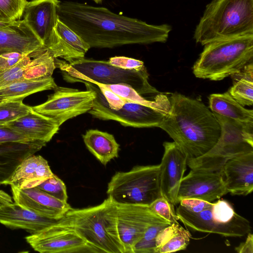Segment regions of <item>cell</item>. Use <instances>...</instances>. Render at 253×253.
<instances>
[{"mask_svg":"<svg viewBox=\"0 0 253 253\" xmlns=\"http://www.w3.org/2000/svg\"><path fill=\"white\" fill-rule=\"evenodd\" d=\"M58 15L90 48L165 42L171 30L168 24H150L106 7L72 1H60Z\"/></svg>","mask_w":253,"mask_h":253,"instance_id":"cell-1","label":"cell"},{"mask_svg":"<svg viewBox=\"0 0 253 253\" xmlns=\"http://www.w3.org/2000/svg\"><path fill=\"white\" fill-rule=\"evenodd\" d=\"M6 142H36L4 125H0V143ZM39 142V141H38Z\"/></svg>","mask_w":253,"mask_h":253,"instance_id":"cell-39","label":"cell"},{"mask_svg":"<svg viewBox=\"0 0 253 253\" xmlns=\"http://www.w3.org/2000/svg\"><path fill=\"white\" fill-rule=\"evenodd\" d=\"M213 114L220 126V135L208 152L187 161V166L191 169L222 170L229 160L253 151V124L241 123Z\"/></svg>","mask_w":253,"mask_h":253,"instance_id":"cell-7","label":"cell"},{"mask_svg":"<svg viewBox=\"0 0 253 253\" xmlns=\"http://www.w3.org/2000/svg\"><path fill=\"white\" fill-rule=\"evenodd\" d=\"M222 171L228 193L246 196L253 190V151L229 160Z\"/></svg>","mask_w":253,"mask_h":253,"instance_id":"cell-19","label":"cell"},{"mask_svg":"<svg viewBox=\"0 0 253 253\" xmlns=\"http://www.w3.org/2000/svg\"><path fill=\"white\" fill-rule=\"evenodd\" d=\"M227 193L222 170L191 169L181 181L177 199L178 203L188 198L211 202Z\"/></svg>","mask_w":253,"mask_h":253,"instance_id":"cell-15","label":"cell"},{"mask_svg":"<svg viewBox=\"0 0 253 253\" xmlns=\"http://www.w3.org/2000/svg\"><path fill=\"white\" fill-rule=\"evenodd\" d=\"M169 99V112L159 127L173 140L187 161L204 155L221 133L213 113L202 102L179 93H172Z\"/></svg>","mask_w":253,"mask_h":253,"instance_id":"cell-2","label":"cell"},{"mask_svg":"<svg viewBox=\"0 0 253 253\" xmlns=\"http://www.w3.org/2000/svg\"><path fill=\"white\" fill-rule=\"evenodd\" d=\"M96 84L104 96L110 108L114 110H118L128 101L119 96L115 93L99 84Z\"/></svg>","mask_w":253,"mask_h":253,"instance_id":"cell-38","label":"cell"},{"mask_svg":"<svg viewBox=\"0 0 253 253\" xmlns=\"http://www.w3.org/2000/svg\"><path fill=\"white\" fill-rule=\"evenodd\" d=\"M27 0H0V22L21 20Z\"/></svg>","mask_w":253,"mask_h":253,"instance_id":"cell-33","label":"cell"},{"mask_svg":"<svg viewBox=\"0 0 253 253\" xmlns=\"http://www.w3.org/2000/svg\"><path fill=\"white\" fill-rule=\"evenodd\" d=\"M45 50L23 19L0 28V53L16 52L33 58Z\"/></svg>","mask_w":253,"mask_h":253,"instance_id":"cell-18","label":"cell"},{"mask_svg":"<svg viewBox=\"0 0 253 253\" xmlns=\"http://www.w3.org/2000/svg\"><path fill=\"white\" fill-rule=\"evenodd\" d=\"M37 187L55 198L67 202L68 195L66 185L64 182L54 174Z\"/></svg>","mask_w":253,"mask_h":253,"instance_id":"cell-34","label":"cell"},{"mask_svg":"<svg viewBox=\"0 0 253 253\" xmlns=\"http://www.w3.org/2000/svg\"><path fill=\"white\" fill-rule=\"evenodd\" d=\"M26 56L28 55L16 52L0 53V70L12 68Z\"/></svg>","mask_w":253,"mask_h":253,"instance_id":"cell-40","label":"cell"},{"mask_svg":"<svg viewBox=\"0 0 253 253\" xmlns=\"http://www.w3.org/2000/svg\"><path fill=\"white\" fill-rule=\"evenodd\" d=\"M108 62L114 66L126 70L140 71L145 68L143 61L125 56L112 57Z\"/></svg>","mask_w":253,"mask_h":253,"instance_id":"cell-37","label":"cell"},{"mask_svg":"<svg viewBox=\"0 0 253 253\" xmlns=\"http://www.w3.org/2000/svg\"><path fill=\"white\" fill-rule=\"evenodd\" d=\"M59 0H33L27 1L23 15L27 25L51 52L57 45L58 36L55 27L58 18Z\"/></svg>","mask_w":253,"mask_h":253,"instance_id":"cell-14","label":"cell"},{"mask_svg":"<svg viewBox=\"0 0 253 253\" xmlns=\"http://www.w3.org/2000/svg\"><path fill=\"white\" fill-rule=\"evenodd\" d=\"M56 68L55 58L46 49L31 59L23 69V77L29 80L50 78Z\"/></svg>","mask_w":253,"mask_h":253,"instance_id":"cell-30","label":"cell"},{"mask_svg":"<svg viewBox=\"0 0 253 253\" xmlns=\"http://www.w3.org/2000/svg\"><path fill=\"white\" fill-rule=\"evenodd\" d=\"M204 45L193 67L197 78L222 80L253 62V34L217 40Z\"/></svg>","mask_w":253,"mask_h":253,"instance_id":"cell-5","label":"cell"},{"mask_svg":"<svg viewBox=\"0 0 253 253\" xmlns=\"http://www.w3.org/2000/svg\"><path fill=\"white\" fill-rule=\"evenodd\" d=\"M32 249L41 253H96L76 231L58 220L25 237Z\"/></svg>","mask_w":253,"mask_h":253,"instance_id":"cell-12","label":"cell"},{"mask_svg":"<svg viewBox=\"0 0 253 253\" xmlns=\"http://www.w3.org/2000/svg\"><path fill=\"white\" fill-rule=\"evenodd\" d=\"M179 205L186 210L192 212H198L209 207L211 202L195 198L181 200Z\"/></svg>","mask_w":253,"mask_h":253,"instance_id":"cell-41","label":"cell"},{"mask_svg":"<svg viewBox=\"0 0 253 253\" xmlns=\"http://www.w3.org/2000/svg\"><path fill=\"white\" fill-rule=\"evenodd\" d=\"M151 210L157 215L170 224L178 223L174 205L161 196L149 206Z\"/></svg>","mask_w":253,"mask_h":253,"instance_id":"cell-35","label":"cell"},{"mask_svg":"<svg viewBox=\"0 0 253 253\" xmlns=\"http://www.w3.org/2000/svg\"><path fill=\"white\" fill-rule=\"evenodd\" d=\"M209 107L211 111L235 121L253 124V111L244 107L228 92L210 95Z\"/></svg>","mask_w":253,"mask_h":253,"instance_id":"cell-26","label":"cell"},{"mask_svg":"<svg viewBox=\"0 0 253 253\" xmlns=\"http://www.w3.org/2000/svg\"><path fill=\"white\" fill-rule=\"evenodd\" d=\"M191 235L178 223L164 228L156 239L155 253H169L185 250Z\"/></svg>","mask_w":253,"mask_h":253,"instance_id":"cell-28","label":"cell"},{"mask_svg":"<svg viewBox=\"0 0 253 253\" xmlns=\"http://www.w3.org/2000/svg\"><path fill=\"white\" fill-rule=\"evenodd\" d=\"M46 144L41 142L0 143V185L27 157L40 151Z\"/></svg>","mask_w":253,"mask_h":253,"instance_id":"cell-23","label":"cell"},{"mask_svg":"<svg viewBox=\"0 0 253 253\" xmlns=\"http://www.w3.org/2000/svg\"><path fill=\"white\" fill-rule=\"evenodd\" d=\"M54 220L39 215L16 203L0 205V223L11 229H22L36 233L55 223Z\"/></svg>","mask_w":253,"mask_h":253,"instance_id":"cell-20","label":"cell"},{"mask_svg":"<svg viewBox=\"0 0 253 253\" xmlns=\"http://www.w3.org/2000/svg\"><path fill=\"white\" fill-rule=\"evenodd\" d=\"M12 22H0V28L5 27L6 26H8L10 25Z\"/></svg>","mask_w":253,"mask_h":253,"instance_id":"cell-43","label":"cell"},{"mask_svg":"<svg viewBox=\"0 0 253 253\" xmlns=\"http://www.w3.org/2000/svg\"><path fill=\"white\" fill-rule=\"evenodd\" d=\"M53 175L47 160L34 154L26 158L2 184L30 188L37 186Z\"/></svg>","mask_w":253,"mask_h":253,"instance_id":"cell-21","label":"cell"},{"mask_svg":"<svg viewBox=\"0 0 253 253\" xmlns=\"http://www.w3.org/2000/svg\"><path fill=\"white\" fill-rule=\"evenodd\" d=\"M59 221L75 230L96 253H125L117 229L116 203L109 197L96 206L71 208Z\"/></svg>","mask_w":253,"mask_h":253,"instance_id":"cell-3","label":"cell"},{"mask_svg":"<svg viewBox=\"0 0 253 253\" xmlns=\"http://www.w3.org/2000/svg\"><path fill=\"white\" fill-rule=\"evenodd\" d=\"M253 34V0H212L196 27L194 39L204 45Z\"/></svg>","mask_w":253,"mask_h":253,"instance_id":"cell-4","label":"cell"},{"mask_svg":"<svg viewBox=\"0 0 253 253\" xmlns=\"http://www.w3.org/2000/svg\"><path fill=\"white\" fill-rule=\"evenodd\" d=\"M56 86L52 77L38 80L16 81L0 88V101L23 100L31 94L53 89Z\"/></svg>","mask_w":253,"mask_h":253,"instance_id":"cell-27","label":"cell"},{"mask_svg":"<svg viewBox=\"0 0 253 253\" xmlns=\"http://www.w3.org/2000/svg\"><path fill=\"white\" fill-rule=\"evenodd\" d=\"M92 0L97 3H100L103 0Z\"/></svg>","mask_w":253,"mask_h":253,"instance_id":"cell-44","label":"cell"},{"mask_svg":"<svg viewBox=\"0 0 253 253\" xmlns=\"http://www.w3.org/2000/svg\"><path fill=\"white\" fill-rule=\"evenodd\" d=\"M115 203L117 229L125 253H132L149 226L171 224L154 213L149 206Z\"/></svg>","mask_w":253,"mask_h":253,"instance_id":"cell-13","label":"cell"},{"mask_svg":"<svg viewBox=\"0 0 253 253\" xmlns=\"http://www.w3.org/2000/svg\"><path fill=\"white\" fill-rule=\"evenodd\" d=\"M10 187L15 203L42 217L59 220L72 208L67 202L55 198L37 186L25 189L13 185Z\"/></svg>","mask_w":253,"mask_h":253,"instance_id":"cell-17","label":"cell"},{"mask_svg":"<svg viewBox=\"0 0 253 253\" xmlns=\"http://www.w3.org/2000/svg\"><path fill=\"white\" fill-rule=\"evenodd\" d=\"M55 63L64 79L69 82L86 81L106 85L126 84L151 100L155 99L161 93L149 84L146 68L140 71L126 70L114 66L108 61L85 58L71 63L55 58Z\"/></svg>","mask_w":253,"mask_h":253,"instance_id":"cell-6","label":"cell"},{"mask_svg":"<svg viewBox=\"0 0 253 253\" xmlns=\"http://www.w3.org/2000/svg\"><path fill=\"white\" fill-rule=\"evenodd\" d=\"M4 125L33 141L45 144L59 129V125L54 120L33 109L25 116Z\"/></svg>","mask_w":253,"mask_h":253,"instance_id":"cell-22","label":"cell"},{"mask_svg":"<svg viewBox=\"0 0 253 253\" xmlns=\"http://www.w3.org/2000/svg\"><path fill=\"white\" fill-rule=\"evenodd\" d=\"M55 31L59 42L51 52L54 58H62L69 63L84 58L90 47L80 36L59 19Z\"/></svg>","mask_w":253,"mask_h":253,"instance_id":"cell-24","label":"cell"},{"mask_svg":"<svg viewBox=\"0 0 253 253\" xmlns=\"http://www.w3.org/2000/svg\"><path fill=\"white\" fill-rule=\"evenodd\" d=\"M234 80L229 90L231 96L243 106L253 104V64L251 62L240 72L231 76Z\"/></svg>","mask_w":253,"mask_h":253,"instance_id":"cell-29","label":"cell"},{"mask_svg":"<svg viewBox=\"0 0 253 253\" xmlns=\"http://www.w3.org/2000/svg\"><path fill=\"white\" fill-rule=\"evenodd\" d=\"M81 83L85 84L86 89L95 92L93 106L88 113L100 120H113L125 126L159 127L170 109V105L153 107L128 101L120 109L114 110L109 107L96 84L86 81Z\"/></svg>","mask_w":253,"mask_h":253,"instance_id":"cell-10","label":"cell"},{"mask_svg":"<svg viewBox=\"0 0 253 253\" xmlns=\"http://www.w3.org/2000/svg\"><path fill=\"white\" fill-rule=\"evenodd\" d=\"M46 101L32 107L35 111L54 120L60 126L67 120L88 113L92 108L95 92L89 89H77L56 86Z\"/></svg>","mask_w":253,"mask_h":253,"instance_id":"cell-11","label":"cell"},{"mask_svg":"<svg viewBox=\"0 0 253 253\" xmlns=\"http://www.w3.org/2000/svg\"><path fill=\"white\" fill-rule=\"evenodd\" d=\"M235 251L238 253H253V235L251 232L247 234L245 242L241 243L235 248Z\"/></svg>","mask_w":253,"mask_h":253,"instance_id":"cell-42","label":"cell"},{"mask_svg":"<svg viewBox=\"0 0 253 253\" xmlns=\"http://www.w3.org/2000/svg\"><path fill=\"white\" fill-rule=\"evenodd\" d=\"M108 197L119 204L149 206L161 197L160 165L136 166L117 171L109 182Z\"/></svg>","mask_w":253,"mask_h":253,"instance_id":"cell-9","label":"cell"},{"mask_svg":"<svg viewBox=\"0 0 253 253\" xmlns=\"http://www.w3.org/2000/svg\"><path fill=\"white\" fill-rule=\"evenodd\" d=\"M32 107L23 100L0 101V125H4L25 116L32 110Z\"/></svg>","mask_w":253,"mask_h":253,"instance_id":"cell-31","label":"cell"},{"mask_svg":"<svg viewBox=\"0 0 253 253\" xmlns=\"http://www.w3.org/2000/svg\"><path fill=\"white\" fill-rule=\"evenodd\" d=\"M163 146L164 152L159 164L161 194L174 206L178 204L177 194L187 158L174 141L164 142Z\"/></svg>","mask_w":253,"mask_h":253,"instance_id":"cell-16","label":"cell"},{"mask_svg":"<svg viewBox=\"0 0 253 253\" xmlns=\"http://www.w3.org/2000/svg\"><path fill=\"white\" fill-rule=\"evenodd\" d=\"M83 138L87 149L103 165L118 157L120 145L113 135L98 129H89L83 135Z\"/></svg>","mask_w":253,"mask_h":253,"instance_id":"cell-25","label":"cell"},{"mask_svg":"<svg viewBox=\"0 0 253 253\" xmlns=\"http://www.w3.org/2000/svg\"><path fill=\"white\" fill-rule=\"evenodd\" d=\"M175 213L177 220L192 231L241 237L251 230L250 222L223 199L211 202L209 207L198 212L190 211L179 205Z\"/></svg>","mask_w":253,"mask_h":253,"instance_id":"cell-8","label":"cell"},{"mask_svg":"<svg viewBox=\"0 0 253 253\" xmlns=\"http://www.w3.org/2000/svg\"><path fill=\"white\" fill-rule=\"evenodd\" d=\"M168 225H169L155 224L149 226L142 238L134 246L132 253H155L156 237L159 233Z\"/></svg>","mask_w":253,"mask_h":253,"instance_id":"cell-32","label":"cell"},{"mask_svg":"<svg viewBox=\"0 0 253 253\" xmlns=\"http://www.w3.org/2000/svg\"><path fill=\"white\" fill-rule=\"evenodd\" d=\"M30 60L29 56H26L15 66L5 70L0 76V88L14 81L24 79L23 69Z\"/></svg>","mask_w":253,"mask_h":253,"instance_id":"cell-36","label":"cell"}]
</instances>
